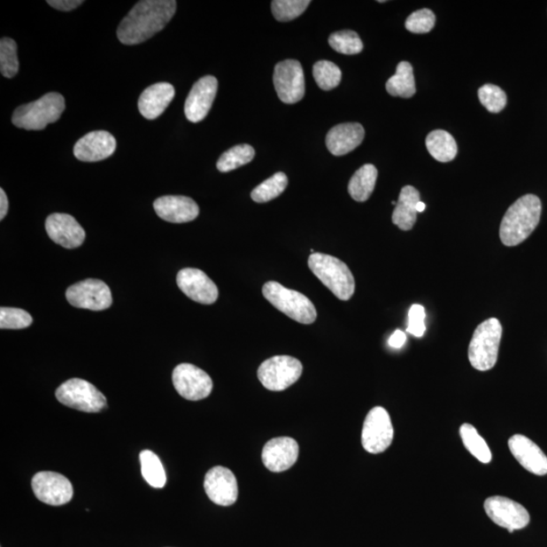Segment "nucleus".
<instances>
[{"label": "nucleus", "mask_w": 547, "mask_h": 547, "mask_svg": "<svg viewBox=\"0 0 547 547\" xmlns=\"http://www.w3.org/2000/svg\"><path fill=\"white\" fill-rule=\"evenodd\" d=\"M177 11L173 0H143L136 4L117 30L124 45H137L165 29Z\"/></svg>", "instance_id": "f257e3e1"}, {"label": "nucleus", "mask_w": 547, "mask_h": 547, "mask_svg": "<svg viewBox=\"0 0 547 547\" xmlns=\"http://www.w3.org/2000/svg\"><path fill=\"white\" fill-rule=\"evenodd\" d=\"M542 201L535 195H525L510 206L501 222L500 238L507 247H515L528 240L537 227L542 216Z\"/></svg>", "instance_id": "f03ea898"}, {"label": "nucleus", "mask_w": 547, "mask_h": 547, "mask_svg": "<svg viewBox=\"0 0 547 547\" xmlns=\"http://www.w3.org/2000/svg\"><path fill=\"white\" fill-rule=\"evenodd\" d=\"M308 266L335 297L347 301L354 296L355 279L349 266L338 258L314 252L308 258Z\"/></svg>", "instance_id": "7ed1b4c3"}, {"label": "nucleus", "mask_w": 547, "mask_h": 547, "mask_svg": "<svg viewBox=\"0 0 547 547\" xmlns=\"http://www.w3.org/2000/svg\"><path fill=\"white\" fill-rule=\"evenodd\" d=\"M65 110V97L58 93H49L37 101L19 107L12 121L20 129L43 130L49 124L58 121Z\"/></svg>", "instance_id": "20e7f679"}, {"label": "nucleus", "mask_w": 547, "mask_h": 547, "mask_svg": "<svg viewBox=\"0 0 547 547\" xmlns=\"http://www.w3.org/2000/svg\"><path fill=\"white\" fill-rule=\"evenodd\" d=\"M263 296L278 311L300 324L312 325L318 318L310 298L298 291L285 289L278 282H266L263 287Z\"/></svg>", "instance_id": "39448f33"}, {"label": "nucleus", "mask_w": 547, "mask_h": 547, "mask_svg": "<svg viewBox=\"0 0 547 547\" xmlns=\"http://www.w3.org/2000/svg\"><path fill=\"white\" fill-rule=\"evenodd\" d=\"M502 335L503 327L497 319L487 320L475 328L468 347V359L474 368L488 371L495 367Z\"/></svg>", "instance_id": "423d86ee"}, {"label": "nucleus", "mask_w": 547, "mask_h": 547, "mask_svg": "<svg viewBox=\"0 0 547 547\" xmlns=\"http://www.w3.org/2000/svg\"><path fill=\"white\" fill-rule=\"evenodd\" d=\"M62 404L84 412H100L107 408V398L95 385L80 378H73L55 392Z\"/></svg>", "instance_id": "0eeeda50"}, {"label": "nucleus", "mask_w": 547, "mask_h": 547, "mask_svg": "<svg viewBox=\"0 0 547 547\" xmlns=\"http://www.w3.org/2000/svg\"><path fill=\"white\" fill-rule=\"evenodd\" d=\"M303 370V364L297 358L275 356L261 364L258 370V377L265 389L282 391L299 380Z\"/></svg>", "instance_id": "6e6552de"}, {"label": "nucleus", "mask_w": 547, "mask_h": 547, "mask_svg": "<svg viewBox=\"0 0 547 547\" xmlns=\"http://www.w3.org/2000/svg\"><path fill=\"white\" fill-rule=\"evenodd\" d=\"M394 426L389 413L381 406H375L368 412L362 429V445L369 453H382L394 440Z\"/></svg>", "instance_id": "1a4fd4ad"}, {"label": "nucleus", "mask_w": 547, "mask_h": 547, "mask_svg": "<svg viewBox=\"0 0 547 547\" xmlns=\"http://www.w3.org/2000/svg\"><path fill=\"white\" fill-rule=\"evenodd\" d=\"M173 383L181 397L192 402L208 397L213 389L212 377L204 370L188 363L174 368Z\"/></svg>", "instance_id": "9d476101"}, {"label": "nucleus", "mask_w": 547, "mask_h": 547, "mask_svg": "<svg viewBox=\"0 0 547 547\" xmlns=\"http://www.w3.org/2000/svg\"><path fill=\"white\" fill-rule=\"evenodd\" d=\"M279 99L285 104H297L304 99L305 79L304 68L297 60L279 62L273 76Z\"/></svg>", "instance_id": "9b49d317"}, {"label": "nucleus", "mask_w": 547, "mask_h": 547, "mask_svg": "<svg viewBox=\"0 0 547 547\" xmlns=\"http://www.w3.org/2000/svg\"><path fill=\"white\" fill-rule=\"evenodd\" d=\"M66 299L74 307L94 312L107 310L113 303L109 286L96 279L84 280L70 286Z\"/></svg>", "instance_id": "f8f14e48"}, {"label": "nucleus", "mask_w": 547, "mask_h": 547, "mask_svg": "<svg viewBox=\"0 0 547 547\" xmlns=\"http://www.w3.org/2000/svg\"><path fill=\"white\" fill-rule=\"evenodd\" d=\"M483 506L490 520L511 533L525 528L530 522L528 511L508 497H490Z\"/></svg>", "instance_id": "ddd939ff"}, {"label": "nucleus", "mask_w": 547, "mask_h": 547, "mask_svg": "<svg viewBox=\"0 0 547 547\" xmlns=\"http://www.w3.org/2000/svg\"><path fill=\"white\" fill-rule=\"evenodd\" d=\"M32 488L41 502L61 506L72 501L73 488L65 475L53 472H41L34 475Z\"/></svg>", "instance_id": "4468645a"}, {"label": "nucleus", "mask_w": 547, "mask_h": 547, "mask_svg": "<svg viewBox=\"0 0 547 547\" xmlns=\"http://www.w3.org/2000/svg\"><path fill=\"white\" fill-rule=\"evenodd\" d=\"M177 284L186 296L201 304H213L219 299V289L206 274L194 268L182 269L178 273Z\"/></svg>", "instance_id": "2eb2a0df"}, {"label": "nucleus", "mask_w": 547, "mask_h": 547, "mask_svg": "<svg viewBox=\"0 0 547 547\" xmlns=\"http://www.w3.org/2000/svg\"><path fill=\"white\" fill-rule=\"evenodd\" d=\"M219 89V81L212 75L202 77L196 82L185 104V114L189 121L198 123L204 120L212 110Z\"/></svg>", "instance_id": "dca6fc26"}, {"label": "nucleus", "mask_w": 547, "mask_h": 547, "mask_svg": "<svg viewBox=\"0 0 547 547\" xmlns=\"http://www.w3.org/2000/svg\"><path fill=\"white\" fill-rule=\"evenodd\" d=\"M204 488L209 499L220 506H231L237 500V481L235 474L227 467L210 469L205 475Z\"/></svg>", "instance_id": "f3484780"}, {"label": "nucleus", "mask_w": 547, "mask_h": 547, "mask_svg": "<svg viewBox=\"0 0 547 547\" xmlns=\"http://www.w3.org/2000/svg\"><path fill=\"white\" fill-rule=\"evenodd\" d=\"M45 227L51 240L61 247L73 250L80 248L86 240V231L73 216L54 213L48 216Z\"/></svg>", "instance_id": "a211bd4d"}, {"label": "nucleus", "mask_w": 547, "mask_h": 547, "mask_svg": "<svg viewBox=\"0 0 547 547\" xmlns=\"http://www.w3.org/2000/svg\"><path fill=\"white\" fill-rule=\"evenodd\" d=\"M299 446L290 437L274 438L263 448L264 466L273 473H282L291 468L298 459Z\"/></svg>", "instance_id": "6ab92c4d"}, {"label": "nucleus", "mask_w": 547, "mask_h": 547, "mask_svg": "<svg viewBox=\"0 0 547 547\" xmlns=\"http://www.w3.org/2000/svg\"><path fill=\"white\" fill-rule=\"evenodd\" d=\"M117 142L107 131H94L81 137L74 145V156L86 163L106 159L116 150Z\"/></svg>", "instance_id": "aec40b11"}, {"label": "nucleus", "mask_w": 547, "mask_h": 547, "mask_svg": "<svg viewBox=\"0 0 547 547\" xmlns=\"http://www.w3.org/2000/svg\"><path fill=\"white\" fill-rule=\"evenodd\" d=\"M153 207L161 220L172 223L193 221L200 212L197 203L185 196H165L154 201Z\"/></svg>", "instance_id": "412c9836"}, {"label": "nucleus", "mask_w": 547, "mask_h": 547, "mask_svg": "<svg viewBox=\"0 0 547 547\" xmlns=\"http://www.w3.org/2000/svg\"><path fill=\"white\" fill-rule=\"evenodd\" d=\"M509 449L526 471L536 475L547 474V456L535 442L523 435H514L509 439Z\"/></svg>", "instance_id": "4be33fe9"}, {"label": "nucleus", "mask_w": 547, "mask_h": 547, "mask_svg": "<svg viewBox=\"0 0 547 547\" xmlns=\"http://www.w3.org/2000/svg\"><path fill=\"white\" fill-rule=\"evenodd\" d=\"M364 136L365 130L361 124L343 123L328 131L326 143L329 152L335 157H342L357 149Z\"/></svg>", "instance_id": "5701e85b"}, {"label": "nucleus", "mask_w": 547, "mask_h": 547, "mask_svg": "<svg viewBox=\"0 0 547 547\" xmlns=\"http://www.w3.org/2000/svg\"><path fill=\"white\" fill-rule=\"evenodd\" d=\"M175 91L171 83L159 82L147 88L139 97L138 109L147 120L158 118L172 103Z\"/></svg>", "instance_id": "b1692460"}, {"label": "nucleus", "mask_w": 547, "mask_h": 547, "mask_svg": "<svg viewBox=\"0 0 547 547\" xmlns=\"http://www.w3.org/2000/svg\"><path fill=\"white\" fill-rule=\"evenodd\" d=\"M420 193L412 186H405L402 189L397 203L392 222L402 230H411L417 221V204L420 202Z\"/></svg>", "instance_id": "393cba45"}, {"label": "nucleus", "mask_w": 547, "mask_h": 547, "mask_svg": "<svg viewBox=\"0 0 547 547\" xmlns=\"http://www.w3.org/2000/svg\"><path fill=\"white\" fill-rule=\"evenodd\" d=\"M377 168L374 165H365L351 178L348 191L357 202H365L373 195L377 180Z\"/></svg>", "instance_id": "a878e982"}, {"label": "nucleus", "mask_w": 547, "mask_h": 547, "mask_svg": "<svg viewBox=\"0 0 547 547\" xmlns=\"http://www.w3.org/2000/svg\"><path fill=\"white\" fill-rule=\"evenodd\" d=\"M426 146L431 156L440 163H449L458 156L455 139L444 130L431 132L426 138Z\"/></svg>", "instance_id": "bb28decb"}, {"label": "nucleus", "mask_w": 547, "mask_h": 547, "mask_svg": "<svg viewBox=\"0 0 547 547\" xmlns=\"http://www.w3.org/2000/svg\"><path fill=\"white\" fill-rule=\"evenodd\" d=\"M388 93L392 96L409 99L416 94V82L411 63L402 61L397 67V73L387 82Z\"/></svg>", "instance_id": "cd10ccee"}, {"label": "nucleus", "mask_w": 547, "mask_h": 547, "mask_svg": "<svg viewBox=\"0 0 547 547\" xmlns=\"http://www.w3.org/2000/svg\"><path fill=\"white\" fill-rule=\"evenodd\" d=\"M460 437L467 451L471 452L482 464H489L492 461V452L487 442L479 434L478 430L471 424H464L460 427Z\"/></svg>", "instance_id": "c85d7f7f"}, {"label": "nucleus", "mask_w": 547, "mask_h": 547, "mask_svg": "<svg viewBox=\"0 0 547 547\" xmlns=\"http://www.w3.org/2000/svg\"><path fill=\"white\" fill-rule=\"evenodd\" d=\"M140 464H142L143 478L151 487L161 489L166 486L165 467L156 453L143 451L140 453Z\"/></svg>", "instance_id": "c756f323"}, {"label": "nucleus", "mask_w": 547, "mask_h": 547, "mask_svg": "<svg viewBox=\"0 0 547 547\" xmlns=\"http://www.w3.org/2000/svg\"><path fill=\"white\" fill-rule=\"evenodd\" d=\"M255 158V150L249 144H241L233 147L224 152L217 161V168L221 173H228L236 170L244 165L250 163Z\"/></svg>", "instance_id": "7c9ffc66"}, {"label": "nucleus", "mask_w": 547, "mask_h": 547, "mask_svg": "<svg viewBox=\"0 0 547 547\" xmlns=\"http://www.w3.org/2000/svg\"><path fill=\"white\" fill-rule=\"evenodd\" d=\"M289 186V178L284 173H277L266 180L251 192L250 197L257 203L270 202L281 195Z\"/></svg>", "instance_id": "2f4dec72"}, {"label": "nucleus", "mask_w": 547, "mask_h": 547, "mask_svg": "<svg viewBox=\"0 0 547 547\" xmlns=\"http://www.w3.org/2000/svg\"><path fill=\"white\" fill-rule=\"evenodd\" d=\"M312 73L315 82L324 90L335 89L342 80L341 69L331 61L321 60L315 63Z\"/></svg>", "instance_id": "473e14b6"}, {"label": "nucleus", "mask_w": 547, "mask_h": 547, "mask_svg": "<svg viewBox=\"0 0 547 547\" xmlns=\"http://www.w3.org/2000/svg\"><path fill=\"white\" fill-rule=\"evenodd\" d=\"M328 43L335 51L345 55L359 54L364 48L359 35L349 30L332 34L328 38Z\"/></svg>", "instance_id": "72a5a7b5"}, {"label": "nucleus", "mask_w": 547, "mask_h": 547, "mask_svg": "<svg viewBox=\"0 0 547 547\" xmlns=\"http://www.w3.org/2000/svg\"><path fill=\"white\" fill-rule=\"evenodd\" d=\"M19 69L18 45L15 40L3 38L0 41V70L6 79L15 77Z\"/></svg>", "instance_id": "f704fd0d"}, {"label": "nucleus", "mask_w": 547, "mask_h": 547, "mask_svg": "<svg viewBox=\"0 0 547 547\" xmlns=\"http://www.w3.org/2000/svg\"><path fill=\"white\" fill-rule=\"evenodd\" d=\"M310 4V0H274L272 12L279 22H289L303 15Z\"/></svg>", "instance_id": "c9c22d12"}, {"label": "nucleus", "mask_w": 547, "mask_h": 547, "mask_svg": "<svg viewBox=\"0 0 547 547\" xmlns=\"http://www.w3.org/2000/svg\"><path fill=\"white\" fill-rule=\"evenodd\" d=\"M480 101L490 113H500L507 104L505 91L494 84H485L479 89Z\"/></svg>", "instance_id": "e433bc0d"}, {"label": "nucleus", "mask_w": 547, "mask_h": 547, "mask_svg": "<svg viewBox=\"0 0 547 547\" xmlns=\"http://www.w3.org/2000/svg\"><path fill=\"white\" fill-rule=\"evenodd\" d=\"M32 324L33 318L26 311L15 307L0 308V328L22 329Z\"/></svg>", "instance_id": "4c0bfd02"}, {"label": "nucleus", "mask_w": 547, "mask_h": 547, "mask_svg": "<svg viewBox=\"0 0 547 547\" xmlns=\"http://www.w3.org/2000/svg\"><path fill=\"white\" fill-rule=\"evenodd\" d=\"M436 17L434 12L428 9H423L412 12L405 20V29L413 34H426L432 31Z\"/></svg>", "instance_id": "58836bf2"}, {"label": "nucleus", "mask_w": 547, "mask_h": 547, "mask_svg": "<svg viewBox=\"0 0 547 547\" xmlns=\"http://www.w3.org/2000/svg\"><path fill=\"white\" fill-rule=\"evenodd\" d=\"M425 308L420 304H413L409 312V326L406 332L420 338L426 332Z\"/></svg>", "instance_id": "ea45409f"}, {"label": "nucleus", "mask_w": 547, "mask_h": 547, "mask_svg": "<svg viewBox=\"0 0 547 547\" xmlns=\"http://www.w3.org/2000/svg\"><path fill=\"white\" fill-rule=\"evenodd\" d=\"M47 4L56 10L70 12L79 8L83 2L82 0H48Z\"/></svg>", "instance_id": "a19ab883"}, {"label": "nucleus", "mask_w": 547, "mask_h": 547, "mask_svg": "<svg viewBox=\"0 0 547 547\" xmlns=\"http://www.w3.org/2000/svg\"><path fill=\"white\" fill-rule=\"evenodd\" d=\"M405 341V334L402 331H399V329H397V331L391 335L389 340V345L391 348L401 349L404 345Z\"/></svg>", "instance_id": "79ce46f5"}, {"label": "nucleus", "mask_w": 547, "mask_h": 547, "mask_svg": "<svg viewBox=\"0 0 547 547\" xmlns=\"http://www.w3.org/2000/svg\"><path fill=\"white\" fill-rule=\"evenodd\" d=\"M9 212V199L8 196L4 191V189H0V220H4L6 214Z\"/></svg>", "instance_id": "37998d69"}, {"label": "nucleus", "mask_w": 547, "mask_h": 547, "mask_svg": "<svg viewBox=\"0 0 547 547\" xmlns=\"http://www.w3.org/2000/svg\"><path fill=\"white\" fill-rule=\"evenodd\" d=\"M416 209H417V212H418V213L424 212H425V209H426L425 203H424V202H422V201H420V202L418 203V204H417Z\"/></svg>", "instance_id": "c03bdc74"}, {"label": "nucleus", "mask_w": 547, "mask_h": 547, "mask_svg": "<svg viewBox=\"0 0 547 547\" xmlns=\"http://www.w3.org/2000/svg\"><path fill=\"white\" fill-rule=\"evenodd\" d=\"M391 204L397 206V202L396 201H392Z\"/></svg>", "instance_id": "a18cd8bd"}]
</instances>
